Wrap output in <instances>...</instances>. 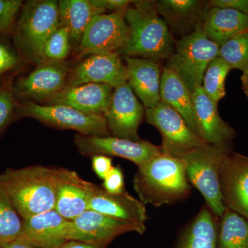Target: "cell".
<instances>
[{
    "instance_id": "cell-1",
    "label": "cell",
    "mask_w": 248,
    "mask_h": 248,
    "mask_svg": "<svg viewBox=\"0 0 248 248\" xmlns=\"http://www.w3.org/2000/svg\"><path fill=\"white\" fill-rule=\"evenodd\" d=\"M59 169L32 166L0 172V192L23 219L53 210Z\"/></svg>"
},
{
    "instance_id": "cell-2",
    "label": "cell",
    "mask_w": 248,
    "mask_h": 248,
    "mask_svg": "<svg viewBox=\"0 0 248 248\" xmlns=\"http://www.w3.org/2000/svg\"><path fill=\"white\" fill-rule=\"evenodd\" d=\"M125 17L130 35L120 52L121 55L158 62L170 57L176 40L158 14L156 1H132L125 11Z\"/></svg>"
},
{
    "instance_id": "cell-3",
    "label": "cell",
    "mask_w": 248,
    "mask_h": 248,
    "mask_svg": "<svg viewBox=\"0 0 248 248\" xmlns=\"http://www.w3.org/2000/svg\"><path fill=\"white\" fill-rule=\"evenodd\" d=\"M133 186L142 203L155 207L183 202L191 193L184 161L162 152L138 167Z\"/></svg>"
},
{
    "instance_id": "cell-4",
    "label": "cell",
    "mask_w": 248,
    "mask_h": 248,
    "mask_svg": "<svg viewBox=\"0 0 248 248\" xmlns=\"http://www.w3.org/2000/svg\"><path fill=\"white\" fill-rule=\"evenodd\" d=\"M60 24L58 1L23 3L11 35L23 60L36 65L43 62L46 43Z\"/></svg>"
},
{
    "instance_id": "cell-5",
    "label": "cell",
    "mask_w": 248,
    "mask_h": 248,
    "mask_svg": "<svg viewBox=\"0 0 248 248\" xmlns=\"http://www.w3.org/2000/svg\"><path fill=\"white\" fill-rule=\"evenodd\" d=\"M232 149H223L205 143L181 158L185 163L189 183L200 191L207 206L218 218L226 209L222 199L220 169L225 155Z\"/></svg>"
},
{
    "instance_id": "cell-6",
    "label": "cell",
    "mask_w": 248,
    "mask_h": 248,
    "mask_svg": "<svg viewBox=\"0 0 248 248\" xmlns=\"http://www.w3.org/2000/svg\"><path fill=\"white\" fill-rule=\"evenodd\" d=\"M219 46L209 40L201 26L190 35L176 41L174 52L166 66L177 73L192 94L202 87L207 67L218 56Z\"/></svg>"
},
{
    "instance_id": "cell-7",
    "label": "cell",
    "mask_w": 248,
    "mask_h": 248,
    "mask_svg": "<svg viewBox=\"0 0 248 248\" xmlns=\"http://www.w3.org/2000/svg\"><path fill=\"white\" fill-rule=\"evenodd\" d=\"M16 115L31 117L55 128L76 130L88 136H110L104 116L87 115L68 106L42 105L30 101H19Z\"/></svg>"
},
{
    "instance_id": "cell-8",
    "label": "cell",
    "mask_w": 248,
    "mask_h": 248,
    "mask_svg": "<svg viewBox=\"0 0 248 248\" xmlns=\"http://www.w3.org/2000/svg\"><path fill=\"white\" fill-rule=\"evenodd\" d=\"M126 9L94 16L76 50V56L83 59L95 54H120L130 35Z\"/></svg>"
},
{
    "instance_id": "cell-9",
    "label": "cell",
    "mask_w": 248,
    "mask_h": 248,
    "mask_svg": "<svg viewBox=\"0 0 248 248\" xmlns=\"http://www.w3.org/2000/svg\"><path fill=\"white\" fill-rule=\"evenodd\" d=\"M145 115L147 122L161 133L162 143L160 148L164 154L181 159L188 152L205 144L182 116L162 102L146 108Z\"/></svg>"
},
{
    "instance_id": "cell-10",
    "label": "cell",
    "mask_w": 248,
    "mask_h": 248,
    "mask_svg": "<svg viewBox=\"0 0 248 248\" xmlns=\"http://www.w3.org/2000/svg\"><path fill=\"white\" fill-rule=\"evenodd\" d=\"M71 68L65 61L44 60L26 76L14 83L19 101L46 103L66 88Z\"/></svg>"
},
{
    "instance_id": "cell-11",
    "label": "cell",
    "mask_w": 248,
    "mask_h": 248,
    "mask_svg": "<svg viewBox=\"0 0 248 248\" xmlns=\"http://www.w3.org/2000/svg\"><path fill=\"white\" fill-rule=\"evenodd\" d=\"M146 230V226L88 210L70 221L68 239L109 245L120 235L132 232L143 234Z\"/></svg>"
},
{
    "instance_id": "cell-12",
    "label": "cell",
    "mask_w": 248,
    "mask_h": 248,
    "mask_svg": "<svg viewBox=\"0 0 248 248\" xmlns=\"http://www.w3.org/2000/svg\"><path fill=\"white\" fill-rule=\"evenodd\" d=\"M74 143L78 151L86 156L105 155L118 156L132 161L138 167L161 153L160 146L146 140L135 141L115 137H94L78 133Z\"/></svg>"
},
{
    "instance_id": "cell-13",
    "label": "cell",
    "mask_w": 248,
    "mask_h": 248,
    "mask_svg": "<svg viewBox=\"0 0 248 248\" xmlns=\"http://www.w3.org/2000/svg\"><path fill=\"white\" fill-rule=\"evenodd\" d=\"M146 108L127 82L114 89L110 107L105 117L112 136L138 141V129Z\"/></svg>"
},
{
    "instance_id": "cell-14",
    "label": "cell",
    "mask_w": 248,
    "mask_h": 248,
    "mask_svg": "<svg viewBox=\"0 0 248 248\" xmlns=\"http://www.w3.org/2000/svg\"><path fill=\"white\" fill-rule=\"evenodd\" d=\"M125 82L126 68L120 54H95L83 58L71 68L66 88L96 83L115 89Z\"/></svg>"
},
{
    "instance_id": "cell-15",
    "label": "cell",
    "mask_w": 248,
    "mask_h": 248,
    "mask_svg": "<svg viewBox=\"0 0 248 248\" xmlns=\"http://www.w3.org/2000/svg\"><path fill=\"white\" fill-rule=\"evenodd\" d=\"M220 185L226 208L248 219V156L228 151L220 169Z\"/></svg>"
},
{
    "instance_id": "cell-16",
    "label": "cell",
    "mask_w": 248,
    "mask_h": 248,
    "mask_svg": "<svg viewBox=\"0 0 248 248\" xmlns=\"http://www.w3.org/2000/svg\"><path fill=\"white\" fill-rule=\"evenodd\" d=\"M96 184L81 179L76 171L59 169L55 183L54 210L68 221L89 210Z\"/></svg>"
},
{
    "instance_id": "cell-17",
    "label": "cell",
    "mask_w": 248,
    "mask_h": 248,
    "mask_svg": "<svg viewBox=\"0 0 248 248\" xmlns=\"http://www.w3.org/2000/svg\"><path fill=\"white\" fill-rule=\"evenodd\" d=\"M199 137L207 144L223 149H232L236 137L234 129L222 120L214 102L204 93L202 87L192 94Z\"/></svg>"
},
{
    "instance_id": "cell-18",
    "label": "cell",
    "mask_w": 248,
    "mask_h": 248,
    "mask_svg": "<svg viewBox=\"0 0 248 248\" xmlns=\"http://www.w3.org/2000/svg\"><path fill=\"white\" fill-rule=\"evenodd\" d=\"M69 224L53 209L24 219L17 241L37 248H60L68 241Z\"/></svg>"
},
{
    "instance_id": "cell-19",
    "label": "cell",
    "mask_w": 248,
    "mask_h": 248,
    "mask_svg": "<svg viewBox=\"0 0 248 248\" xmlns=\"http://www.w3.org/2000/svg\"><path fill=\"white\" fill-rule=\"evenodd\" d=\"M114 89L109 85L96 83L66 87L46 104L68 106L87 115L105 117Z\"/></svg>"
},
{
    "instance_id": "cell-20",
    "label": "cell",
    "mask_w": 248,
    "mask_h": 248,
    "mask_svg": "<svg viewBox=\"0 0 248 248\" xmlns=\"http://www.w3.org/2000/svg\"><path fill=\"white\" fill-rule=\"evenodd\" d=\"M126 81L145 108L161 102L160 88L163 68L159 62L150 59L123 56Z\"/></svg>"
},
{
    "instance_id": "cell-21",
    "label": "cell",
    "mask_w": 248,
    "mask_h": 248,
    "mask_svg": "<svg viewBox=\"0 0 248 248\" xmlns=\"http://www.w3.org/2000/svg\"><path fill=\"white\" fill-rule=\"evenodd\" d=\"M156 7L177 41L202 25L209 6L201 0H159Z\"/></svg>"
},
{
    "instance_id": "cell-22",
    "label": "cell",
    "mask_w": 248,
    "mask_h": 248,
    "mask_svg": "<svg viewBox=\"0 0 248 248\" xmlns=\"http://www.w3.org/2000/svg\"><path fill=\"white\" fill-rule=\"evenodd\" d=\"M89 210L107 216L146 226L148 219L146 205L131 197L128 192L115 195L96 186L90 200Z\"/></svg>"
},
{
    "instance_id": "cell-23",
    "label": "cell",
    "mask_w": 248,
    "mask_h": 248,
    "mask_svg": "<svg viewBox=\"0 0 248 248\" xmlns=\"http://www.w3.org/2000/svg\"><path fill=\"white\" fill-rule=\"evenodd\" d=\"M161 102L177 112L191 130L198 135L192 93L175 72L163 67L160 88Z\"/></svg>"
},
{
    "instance_id": "cell-24",
    "label": "cell",
    "mask_w": 248,
    "mask_h": 248,
    "mask_svg": "<svg viewBox=\"0 0 248 248\" xmlns=\"http://www.w3.org/2000/svg\"><path fill=\"white\" fill-rule=\"evenodd\" d=\"M202 29L209 40L221 46L234 36L248 31V16L233 9L209 7Z\"/></svg>"
},
{
    "instance_id": "cell-25",
    "label": "cell",
    "mask_w": 248,
    "mask_h": 248,
    "mask_svg": "<svg viewBox=\"0 0 248 248\" xmlns=\"http://www.w3.org/2000/svg\"><path fill=\"white\" fill-rule=\"evenodd\" d=\"M218 219L206 205L202 207L181 232L174 248H217Z\"/></svg>"
},
{
    "instance_id": "cell-26",
    "label": "cell",
    "mask_w": 248,
    "mask_h": 248,
    "mask_svg": "<svg viewBox=\"0 0 248 248\" xmlns=\"http://www.w3.org/2000/svg\"><path fill=\"white\" fill-rule=\"evenodd\" d=\"M58 6L60 23L68 29L71 46L76 50L93 18L106 14L94 6L91 0H61Z\"/></svg>"
},
{
    "instance_id": "cell-27",
    "label": "cell",
    "mask_w": 248,
    "mask_h": 248,
    "mask_svg": "<svg viewBox=\"0 0 248 248\" xmlns=\"http://www.w3.org/2000/svg\"><path fill=\"white\" fill-rule=\"evenodd\" d=\"M217 248H248V219L226 208L218 219Z\"/></svg>"
},
{
    "instance_id": "cell-28",
    "label": "cell",
    "mask_w": 248,
    "mask_h": 248,
    "mask_svg": "<svg viewBox=\"0 0 248 248\" xmlns=\"http://www.w3.org/2000/svg\"><path fill=\"white\" fill-rule=\"evenodd\" d=\"M232 68L219 57L209 63L204 74L202 89L209 98L217 103L226 96V79Z\"/></svg>"
},
{
    "instance_id": "cell-29",
    "label": "cell",
    "mask_w": 248,
    "mask_h": 248,
    "mask_svg": "<svg viewBox=\"0 0 248 248\" xmlns=\"http://www.w3.org/2000/svg\"><path fill=\"white\" fill-rule=\"evenodd\" d=\"M232 69H248V31L234 36L219 46L218 56Z\"/></svg>"
},
{
    "instance_id": "cell-30",
    "label": "cell",
    "mask_w": 248,
    "mask_h": 248,
    "mask_svg": "<svg viewBox=\"0 0 248 248\" xmlns=\"http://www.w3.org/2000/svg\"><path fill=\"white\" fill-rule=\"evenodd\" d=\"M20 215L0 192V246L16 241L22 232Z\"/></svg>"
},
{
    "instance_id": "cell-31",
    "label": "cell",
    "mask_w": 248,
    "mask_h": 248,
    "mask_svg": "<svg viewBox=\"0 0 248 248\" xmlns=\"http://www.w3.org/2000/svg\"><path fill=\"white\" fill-rule=\"evenodd\" d=\"M9 35H0V85L10 79L20 68L24 61L18 53L12 39L7 38Z\"/></svg>"
},
{
    "instance_id": "cell-32",
    "label": "cell",
    "mask_w": 248,
    "mask_h": 248,
    "mask_svg": "<svg viewBox=\"0 0 248 248\" xmlns=\"http://www.w3.org/2000/svg\"><path fill=\"white\" fill-rule=\"evenodd\" d=\"M69 31L60 24L46 43L44 49V60L65 61L71 49Z\"/></svg>"
},
{
    "instance_id": "cell-33",
    "label": "cell",
    "mask_w": 248,
    "mask_h": 248,
    "mask_svg": "<svg viewBox=\"0 0 248 248\" xmlns=\"http://www.w3.org/2000/svg\"><path fill=\"white\" fill-rule=\"evenodd\" d=\"M14 83L13 78L0 85V134L17 117L19 100L15 94Z\"/></svg>"
},
{
    "instance_id": "cell-34",
    "label": "cell",
    "mask_w": 248,
    "mask_h": 248,
    "mask_svg": "<svg viewBox=\"0 0 248 248\" xmlns=\"http://www.w3.org/2000/svg\"><path fill=\"white\" fill-rule=\"evenodd\" d=\"M22 5L21 0H0V35H11Z\"/></svg>"
},
{
    "instance_id": "cell-35",
    "label": "cell",
    "mask_w": 248,
    "mask_h": 248,
    "mask_svg": "<svg viewBox=\"0 0 248 248\" xmlns=\"http://www.w3.org/2000/svg\"><path fill=\"white\" fill-rule=\"evenodd\" d=\"M102 187L109 193L115 195L126 192L125 190L124 173L120 166H113L112 168L104 179Z\"/></svg>"
},
{
    "instance_id": "cell-36",
    "label": "cell",
    "mask_w": 248,
    "mask_h": 248,
    "mask_svg": "<svg viewBox=\"0 0 248 248\" xmlns=\"http://www.w3.org/2000/svg\"><path fill=\"white\" fill-rule=\"evenodd\" d=\"M91 161L93 171L102 180L113 167L112 158L105 155H94L91 157Z\"/></svg>"
},
{
    "instance_id": "cell-37",
    "label": "cell",
    "mask_w": 248,
    "mask_h": 248,
    "mask_svg": "<svg viewBox=\"0 0 248 248\" xmlns=\"http://www.w3.org/2000/svg\"><path fill=\"white\" fill-rule=\"evenodd\" d=\"M208 6L235 10L248 16V0H210Z\"/></svg>"
},
{
    "instance_id": "cell-38",
    "label": "cell",
    "mask_w": 248,
    "mask_h": 248,
    "mask_svg": "<svg viewBox=\"0 0 248 248\" xmlns=\"http://www.w3.org/2000/svg\"><path fill=\"white\" fill-rule=\"evenodd\" d=\"M92 3L98 9L102 10L104 12L107 11L111 13L123 11L131 4L132 1L128 0H91Z\"/></svg>"
},
{
    "instance_id": "cell-39",
    "label": "cell",
    "mask_w": 248,
    "mask_h": 248,
    "mask_svg": "<svg viewBox=\"0 0 248 248\" xmlns=\"http://www.w3.org/2000/svg\"><path fill=\"white\" fill-rule=\"evenodd\" d=\"M108 244H89L82 241L70 240L65 243L60 248H107Z\"/></svg>"
},
{
    "instance_id": "cell-40",
    "label": "cell",
    "mask_w": 248,
    "mask_h": 248,
    "mask_svg": "<svg viewBox=\"0 0 248 248\" xmlns=\"http://www.w3.org/2000/svg\"><path fill=\"white\" fill-rule=\"evenodd\" d=\"M1 248H37L27 243L19 241H14L0 246Z\"/></svg>"
},
{
    "instance_id": "cell-41",
    "label": "cell",
    "mask_w": 248,
    "mask_h": 248,
    "mask_svg": "<svg viewBox=\"0 0 248 248\" xmlns=\"http://www.w3.org/2000/svg\"><path fill=\"white\" fill-rule=\"evenodd\" d=\"M241 83H242L243 91L248 98V69L243 72V75L241 77Z\"/></svg>"
},
{
    "instance_id": "cell-42",
    "label": "cell",
    "mask_w": 248,
    "mask_h": 248,
    "mask_svg": "<svg viewBox=\"0 0 248 248\" xmlns=\"http://www.w3.org/2000/svg\"></svg>"
}]
</instances>
